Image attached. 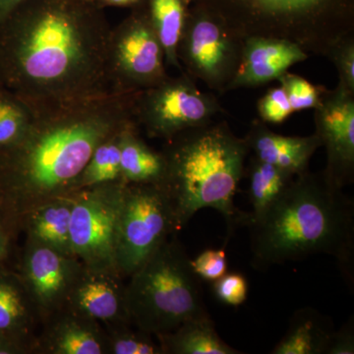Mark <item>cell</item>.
Segmentation results:
<instances>
[{"instance_id":"obj_19","label":"cell","mask_w":354,"mask_h":354,"mask_svg":"<svg viewBox=\"0 0 354 354\" xmlns=\"http://www.w3.org/2000/svg\"><path fill=\"white\" fill-rule=\"evenodd\" d=\"M72 206V195L41 205L23 218L21 228L27 232V237L73 255L70 239Z\"/></svg>"},{"instance_id":"obj_9","label":"cell","mask_w":354,"mask_h":354,"mask_svg":"<svg viewBox=\"0 0 354 354\" xmlns=\"http://www.w3.org/2000/svg\"><path fill=\"white\" fill-rule=\"evenodd\" d=\"M243 41L202 6L187 7L177 46L184 73L223 94L230 88L239 64Z\"/></svg>"},{"instance_id":"obj_35","label":"cell","mask_w":354,"mask_h":354,"mask_svg":"<svg viewBox=\"0 0 354 354\" xmlns=\"http://www.w3.org/2000/svg\"><path fill=\"white\" fill-rule=\"evenodd\" d=\"M12 232L13 230L9 227L3 216L0 214V264L8 257Z\"/></svg>"},{"instance_id":"obj_3","label":"cell","mask_w":354,"mask_h":354,"mask_svg":"<svg viewBox=\"0 0 354 354\" xmlns=\"http://www.w3.org/2000/svg\"><path fill=\"white\" fill-rule=\"evenodd\" d=\"M246 227L257 269L325 254L353 286L354 203L323 171L295 177L267 213Z\"/></svg>"},{"instance_id":"obj_33","label":"cell","mask_w":354,"mask_h":354,"mask_svg":"<svg viewBox=\"0 0 354 354\" xmlns=\"http://www.w3.org/2000/svg\"><path fill=\"white\" fill-rule=\"evenodd\" d=\"M354 353V320L353 317L339 330H334L328 342L325 354Z\"/></svg>"},{"instance_id":"obj_32","label":"cell","mask_w":354,"mask_h":354,"mask_svg":"<svg viewBox=\"0 0 354 354\" xmlns=\"http://www.w3.org/2000/svg\"><path fill=\"white\" fill-rule=\"evenodd\" d=\"M193 271L201 281H216L227 272V253L225 249H207L191 260Z\"/></svg>"},{"instance_id":"obj_34","label":"cell","mask_w":354,"mask_h":354,"mask_svg":"<svg viewBox=\"0 0 354 354\" xmlns=\"http://www.w3.org/2000/svg\"><path fill=\"white\" fill-rule=\"evenodd\" d=\"M29 353H35L34 348L30 344L8 335H0V354Z\"/></svg>"},{"instance_id":"obj_30","label":"cell","mask_w":354,"mask_h":354,"mask_svg":"<svg viewBox=\"0 0 354 354\" xmlns=\"http://www.w3.org/2000/svg\"><path fill=\"white\" fill-rule=\"evenodd\" d=\"M258 113L261 120L271 124H279L295 113L283 87L271 88L258 102Z\"/></svg>"},{"instance_id":"obj_12","label":"cell","mask_w":354,"mask_h":354,"mask_svg":"<svg viewBox=\"0 0 354 354\" xmlns=\"http://www.w3.org/2000/svg\"><path fill=\"white\" fill-rule=\"evenodd\" d=\"M82 268L83 263L75 256L27 237L19 276L38 311L41 324L64 308Z\"/></svg>"},{"instance_id":"obj_27","label":"cell","mask_w":354,"mask_h":354,"mask_svg":"<svg viewBox=\"0 0 354 354\" xmlns=\"http://www.w3.org/2000/svg\"><path fill=\"white\" fill-rule=\"evenodd\" d=\"M132 326L129 323L104 328L109 354H164L155 335Z\"/></svg>"},{"instance_id":"obj_29","label":"cell","mask_w":354,"mask_h":354,"mask_svg":"<svg viewBox=\"0 0 354 354\" xmlns=\"http://www.w3.org/2000/svg\"><path fill=\"white\" fill-rule=\"evenodd\" d=\"M339 73V84L354 93V36L335 43L328 53Z\"/></svg>"},{"instance_id":"obj_17","label":"cell","mask_w":354,"mask_h":354,"mask_svg":"<svg viewBox=\"0 0 354 354\" xmlns=\"http://www.w3.org/2000/svg\"><path fill=\"white\" fill-rule=\"evenodd\" d=\"M244 140L254 158L295 177L309 171L310 160L322 147L316 133L304 137L285 136L271 131L262 120L253 121Z\"/></svg>"},{"instance_id":"obj_15","label":"cell","mask_w":354,"mask_h":354,"mask_svg":"<svg viewBox=\"0 0 354 354\" xmlns=\"http://www.w3.org/2000/svg\"><path fill=\"white\" fill-rule=\"evenodd\" d=\"M308 57V53L288 39L249 37L243 41L241 64L228 91L278 80L290 67Z\"/></svg>"},{"instance_id":"obj_38","label":"cell","mask_w":354,"mask_h":354,"mask_svg":"<svg viewBox=\"0 0 354 354\" xmlns=\"http://www.w3.org/2000/svg\"><path fill=\"white\" fill-rule=\"evenodd\" d=\"M84 1H88V2H97V1H100V0H84Z\"/></svg>"},{"instance_id":"obj_37","label":"cell","mask_w":354,"mask_h":354,"mask_svg":"<svg viewBox=\"0 0 354 354\" xmlns=\"http://www.w3.org/2000/svg\"><path fill=\"white\" fill-rule=\"evenodd\" d=\"M183 2L185 3L186 6H188L190 3H192L193 0H183Z\"/></svg>"},{"instance_id":"obj_31","label":"cell","mask_w":354,"mask_h":354,"mask_svg":"<svg viewBox=\"0 0 354 354\" xmlns=\"http://www.w3.org/2000/svg\"><path fill=\"white\" fill-rule=\"evenodd\" d=\"M214 292L223 304L239 307L246 301L248 297V283L239 272L225 274L214 281Z\"/></svg>"},{"instance_id":"obj_1","label":"cell","mask_w":354,"mask_h":354,"mask_svg":"<svg viewBox=\"0 0 354 354\" xmlns=\"http://www.w3.org/2000/svg\"><path fill=\"white\" fill-rule=\"evenodd\" d=\"M111 30L97 2L26 0L0 25V86L32 111L111 94Z\"/></svg>"},{"instance_id":"obj_25","label":"cell","mask_w":354,"mask_h":354,"mask_svg":"<svg viewBox=\"0 0 354 354\" xmlns=\"http://www.w3.org/2000/svg\"><path fill=\"white\" fill-rule=\"evenodd\" d=\"M122 130L111 135L95 148L79 177L78 191L100 184L121 180L120 134Z\"/></svg>"},{"instance_id":"obj_5","label":"cell","mask_w":354,"mask_h":354,"mask_svg":"<svg viewBox=\"0 0 354 354\" xmlns=\"http://www.w3.org/2000/svg\"><path fill=\"white\" fill-rule=\"evenodd\" d=\"M220 18L242 41L288 39L305 53L327 57L342 39L354 36V0H193Z\"/></svg>"},{"instance_id":"obj_18","label":"cell","mask_w":354,"mask_h":354,"mask_svg":"<svg viewBox=\"0 0 354 354\" xmlns=\"http://www.w3.org/2000/svg\"><path fill=\"white\" fill-rule=\"evenodd\" d=\"M41 318L21 279L0 268V335L30 344L36 353Z\"/></svg>"},{"instance_id":"obj_28","label":"cell","mask_w":354,"mask_h":354,"mask_svg":"<svg viewBox=\"0 0 354 354\" xmlns=\"http://www.w3.org/2000/svg\"><path fill=\"white\" fill-rule=\"evenodd\" d=\"M278 80L288 95L293 111L315 109L320 104L322 90L312 85L306 79L286 71Z\"/></svg>"},{"instance_id":"obj_13","label":"cell","mask_w":354,"mask_h":354,"mask_svg":"<svg viewBox=\"0 0 354 354\" xmlns=\"http://www.w3.org/2000/svg\"><path fill=\"white\" fill-rule=\"evenodd\" d=\"M314 113L316 135L327 153L326 178L344 189L354 178V93L337 84L322 90Z\"/></svg>"},{"instance_id":"obj_11","label":"cell","mask_w":354,"mask_h":354,"mask_svg":"<svg viewBox=\"0 0 354 354\" xmlns=\"http://www.w3.org/2000/svg\"><path fill=\"white\" fill-rule=\"evenodd\" d=\"M124 185L122 180L113 181L72 195V253L86 267L118 271L116 239Z\"/></svg>"},{"instance_id":"obj_14","label":"cell","mask_w":354,"mask_h":354,"mask_svg":"<svg viewBox=\"0 0 354 354\" xmlns=\"http://www.w3.org/2000/svg\"><path fill=\"white\" fill-rule=\"evenodd\" d=\"M124 279L115 270L91 269L83 264L64 308L87 317L104 328L132 323Z\"/></svg>"},{"instance_id":"obj_22","label":"cell","mask_w":354,"mask_h":354,"mask_svg":"<svg viewBox=\"0 0 354 354\" xmlns=\"http://www.w3.org/2000/svg\"><path fill=\"white\" fill-rule=\"evenodd\" d=\"M334 329L327 317L313 308H302L291 317L288 332L272 354H325Z\"/></svg>"},{"instance_id":"obj_10","label":"cell","mask_w":354,"mask_h":354,"mask_svg":"<svg viewBox=\"0 0 354 354\" xmlns=\"http://www.w3.org/2000/svg\"><path fill=\"white\" fill-rule=\"evenodd\" d=\"M132 109L139 129L150 138L165 141L190 128L208 124L223 111L215 95L200 91L184 72L137 93Z\"/></svg>"},{"instance_id":"obj_8","label":"cell","mask_w":354,"mask_h":354,"mask_svg":"<svg viewBox=\"0 0 354 354\" xmlns=\"http://www.w3.org/2000/svg\"><path fill=\"white\" fill-rule=\"evenodd\" d=\"M144 0L125 19L111 27L108 75L114 94H137L165 80V50Z\"/></svg>"},{"instance_id":"obj_4","label":"cell","mask_w":354,"mask_h":354,"mask_svg":"<svg viewBox=\"0 0 354 354\" xmlns=\"http://www.w3.org/2000/svg\"><path fill=\"white\" fill-rule=\"evenodd\" d=\"M160 184L172 205L179 230L200 209L212 208L227 221L228 234L245 225L247 213L234 205L249 150L225 121L212 122L165 140Z\"/></svg>"},{"instance_id":"obj_16","label":"cell","mask_w":354,"mask_h":354,"mask_svg":"<svg viewBox=\"0 0 354 354\" xmlns=\"http://www.w3.org/2000/svg\"><path fill=\"white\" fill-rule=\"evenodd\" d=\"M37 335L36 353L109 354L104 328L66 308L44 319Z\"/></svg>"},{"instance_id":"obj_26","label":"cell","mask_w":354,"mask_h":354,"mask_svg":"<svg viewBox=\"0 0 354 354\" xmlns=\"http://www.w3.org/2000/svg\"><path fill=\"white\" fill-rule=\"evenodd\" d=\"M32 118V109L0 86V153L19 143Z\"/></svg>"},{"instance_id":"obj_6","label":"cell","mask_w":354,"mask_h":354,"mask_svg":"<svg viewBox=\"0 0 354 354\" xmlns=\"http://www.w3.org/2000/svg\"><path fill=\"white\" fill-rule=\"evenodd\" d=\"M128 279V312L133 326L144 332L165 334L186 321L209 316L201 279L176 234Z\"/></svg>"},{"instance_id":"obj_23","label":"cell","mask_w":354,"mask_h":354,"mask_svg":"<svg viewBox=\"0 0 354 354\" xmlns=\"http://www.w3.org/2000/svg\"><path fill=\"white\" fill-rule=\"evenodd\" d=\"M248 174V197L252 211L247 213L245 225L264 216L268 209L285 194L295 178L290 172L254 157L251 158Z\"/></svg>"},{"instance_id":"obj_21","label":"cell","mask_w":354,"mask_h":354,"mask_svg":"<svg viewBox=\"0 0 354 354\" xmlns=\"http://www.w3.org/2000/svg\"><path fill=\"white\" fill-rule=\"evenodd\" d=\"M155 337L164 354H241L221 339L209 316L186 321Z\"/></svg>"},{"instance_id":"obj_36","label":"cell","mask_w":354,"mask_h":354,"mask_svg":"<svg viewBox=\"0 0 354 354\" xmlns=\"http://www.w3.org/2000/svg\"><path fill=\"white\" fill-rule=\"evenodd\" d=\"M26 0H0V25Z\"/></svg>"},{"instance_id":"obj_20","label":"cell","mask_w":354,"mask_h":354,"mask_svg":"<svg viewBox=\"0 0 354 354\" xmlns=\"http://www.w3.org/2000/svg\"><path fill=\"white\" fill-rule=\"evenodd\" d=\"M136 123L120 134V176L125 183L160 184L165 176L162 152L153 150L140 137Z\"/></svg>"},{"instance_id":"obj_7","label":"cell","mask_w":354,"mask_h":354,"mask_svg":"<svg viewBox=\"0 0 354 354\" xmlns=\"http://www.w3.org/2000/svg\"><path fill=\"white\" fill-rule=\"evenodd\" d=\"M178 230L171 200L160 184L125 183L116 239L121 276L129 278Z\"/></svg>"},{"instance_id":"obj_2","label":"cell","mask_w":354,"mask_h":354,"mask_svg":"<svg viewBox=\"0 0 354 354\" xmlns=\"http://www.w3.org/2000/svg\"><path fill=\"white\" fill-rule=\"evenodd\" d=\"M136 94L35 109L19 143L0 153V214L15 232L37 207L68 197L95 148L135 122Z\"/></svg>"},{"instance_id":"obj_24","label":"cell","mask_w":354,"mask_h":354,"mask_svg":"<svg viewBox=\"0 0 354 354\" xmlns=\"http://www.w3.org/2000/svg\"><path fill=\"white\" fill-rule=\"evenodd\" d=\"M151 22L165 50V65L183 70L177 57V46L185 22L187 6L183 0H146Z\"/></svg>"}]
</instances>
